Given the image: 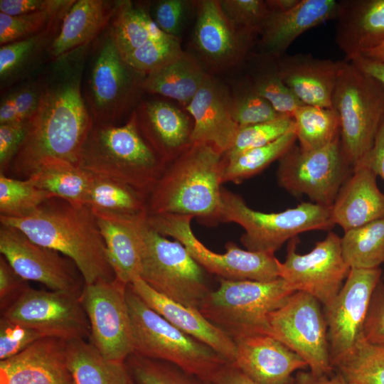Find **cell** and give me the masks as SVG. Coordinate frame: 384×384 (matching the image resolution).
<instances>
[{
    "instance_id": "obj_1",
    "label": "cell",
    "mask_w": 384,
    "mask_h": 384,
    "mask_svg": "<svg viewBox=\"0 0 384 384\" xmlns=\"http://www.w3.org/2000/svg\"><path fill=\"white\" fill-rule=\"evenodd\" d=\"M88 48L89 45L82 46L54 60L42 76L39 104L26 123L24 139L9 169L17 178H28L47 159L78 166L81 149L94 124L82 89Z\"/></svg>"
},
{
    "instance_id": "obj_2",
    "label": "cell",
    "mask_w": 384,
    "mask_h": 384,
    "mask_svg": "<svg viewBox=\"0 0 384 384\" xmlns=\"http://www.w3.org/2000/svg\"><path fill=\"white\" fill-rule=\"evenodd\" d=\"M0 222L68 257L85 284L115 279L96 217L86 206L53 197L27 217L0 215Z\"/></svg>"
},
{
    "instance_id": "obj_3",
    "label": "cell",
    "mask_w": 384,
    "mask_h": 384,
    "mask_svg": "<svg viewBox=\"0 0 384 384\" xmlns=\"http://www.w3.org/2000/svg\"><path fill=\"white\" fill-rule=\"evenodd\" d=\"M223 153L192 142L168 163L147 198L149 215L178 214L214 223L221 205Z\"/></svg>"
},
{
    "instance_id": "obj_4",
    "label": "cell",
    "mask_w": 384,
    "mask_h": 384,
    "mask_svg": "<svg viewBox=\"0 0 384 384\" xmlns=\"http://www.w3.org/2000/svg\"><path fill=\"white\" fill-rule=\"evenodd\" d=\"M78 165L92 175L123 182L149 195L166 164L142 135L133 110L121 126L94 123Z\"/></svg>"
},
{
    "instance_id": "obj_5",
    "label": "cell",
    "mask_w": 384,
    "mask_h": 384,
    "mask_svg": "<svg viewBox=\"0 0 384 384\" xmlns=\"http://www.w3.org/2000/svg\"><path fill=\"white\" fill-rule=\"evenodd\" d=\"M126 299L133 353L170 363L208 382L227 363L210 346L183 332L149 307L129 284Z\"/></svg>"
},
{
    "instance_id": "obj_6",
    "label": "cell",
    "mask_w": 384,
    "mask_h": 384,
    "mask_svg": "<svg viewBox=\"0 0 384 384\" xmlns=\"http://www.w3.org/2000/svg\"><path fill=\"white\" fill-rule=\"evenodd\" d=\"M294 289L283 279L270 282L220 279L199 311L233 339L267 334L269 316L284 305Z\"/></svg>"
},
{
    "instance_id": "obj_7",
    "label": "cell",
    "mask_w": 384,
    "mask_h": 384,
    "mask_svg": "<svg viewBox=\"0 0 384 384\" xmlns=\"http://www.w3.org/2000/svg\"><path fill=\"white\" fill-rule=\"evenodd\" d=\"M217 221L241 226L245 233L240 242L247 250L271 254L300 233L331 231L335 225L331 207L302 202L284 211L263 213L250 208L242 196L225 188Z\"/></svg>"
},
{
    "instance_id": "obj_8",
    "label": "cell",
    "mask_w": 384,
    "mask_h": 384,
    "mask_svg": "<svg viewBox=\"0 0 384 384\" xmlns=\"http://www.w3.org/2000/svg\"><path fill=\"white\" fill-rule=\"evenodd\" d=\"M332 109L340 120L343 153L354 168L370 151L384 119V87L351 62L341 60Z\"/></svg>"
},
{
    "instance_id": "obj_9",
    "label": "cell",
    "mask_w": 384,
    "mask_h": 384,
    "mask_svg": "<svg viewBox=\"0 0 384 384\" xmlns=\"http://www.w3.org/2000/svg\"><path fill=\"white\" fill-rule=\"evenodd\" d=\"M142 235L140 278L166 298L198 309L211 291L206 271L183 244L158 233L147 218L142 223Z\"/></svg>"
},
{
    "instance_id": "obj_10",
    "label": "cell",
    "mask_w": 384,
    "mask_h": 384,
    "mask_svg": "<svg viewBox=\"0 0 384 384\" xmlns=\"http://www.w3.org/2000/svg\"><path fill=\"white\" fill-rule=\"evenodd\" d=\"M144 75L123 58L108 29L93 49L83 97L97 124H114L139 104Z\"/></svg>"
},
{
    "instance_id": "obj_11",
    "label": "cell",
    "mask_w": 384,
    "mask_h": 384,
    "mask_svg": "<svg viewBox=\"0 0 384 384\" xmlns=\"http://www.w3.org/2000/svg\"><path fill=\"white\" fill-rule=\"evenodd\" d=\"M193 217L178 214L149 215V224L164 236L183 244L193 259L208 272L228 280L270 282L279 277L278 260L274 254L242 250L233 242L225 253L206 247L194 235Z\"/></svg>"
},
{
    "instance_id": "obj_12",
    "label": "cell",
    "mask_w": 384,
    "mask_h": 384,
    "mask_svg": "<svg viewBox=\"0 0 384 384\" xmlns=\"http://www.w3.org/2000/svg\"><path fill=\"white\" fill-rule=\"evenodd\" d=\"M279 186L294 197L331 207L353 168L341 148L340 137L328 145L304 151L294 144L279 160Z\"/></svg>"
},
{
    "instance_id": "obj_13",
    "label": "cell",
    "mask_w": 384,
    "mask_h": 384,
    "mask_svg": "<svg viewBox=\"0 0 384 384\" xmlns=\"http://www.w3.org/2000/svg\"><path fill=\"white\" fill-rule=\"evenodd\" d=\"M321 305L313 296L295 292L269 316L270 335L299 355L314 375L334 370L330 358L327 324Z\"/></svg>"
},
{
    "instance_id": "obj_14",
    "label": "cell",
    "mask_w": 384,
    "mask_h": 384,
    "mask_svg": "<svg viewBox=\"0 0 384 384\" xmlns=\"http://www.w3.org/2000/svg\"><path fill=\"white\" fill-rule=\"evenodd\" d=\"M297 237L291 239L284 262L278 261L279 277L295 292L307 293L326 306L340 291L351 269L343 256L341 237L329 232L303 255L297 252Z\"/></svg>"
},
{
    "instance_id": "obj_15",
    "label": "cell",
    "mask_w": 384,
    "mask_h": 384,
    "mask_svg": "<svg viewBox=\"0 0 384 384\" xmlns=\"http://www.w3.org/2000/svg\"><path fill=\"white\" fill-rule=\"evenodd\" d=\"M118 280L85 284L80 300L90 328V342L107 359L124 362L133 353L126 291Z\"/></svg>"
},
{
    "instance_id": "obj_16",
    "label": "cell",
    "mask_w": 384,
    "mask_h": 384,
    "mask_svg": "<svg viewBox=\"0 0 384 384\" xmlns=\"http://www.w3.org/2000/svg\"><path fill=\"white\" fill-rule=\"evenodd\" d=\"M1 313V317L36 329L47 338L68 341L90 336L80 297L68 293L28 287Z\"/></svg>"
},
{
    "instance_id": "obj_17",
    "label": "cell",
    "mask_w": 384,
    "mask_h": 384,
    "mask_svg": "<svg viewBox=\"0 0 384 384\" xmlns=\"http://www.w3.org/2000/svg\"><path fill=\"white\" fill-rule=\"evenodd\" d=\"M0 252L23 279L40 282L52 291L81 297L85 284L75 263L33 242L17 228L1 224Z\"/></svg>"
},
{
    "instance_id": "obj_18",
    "label": "cell",
    "mask_w": 384,
    "mask_h": 384,
    "mask_svg": "<svg viewBox=\"0 0 384 384\" xmlns=\"http://www.w3.org/2000/svg\"><path fill=\"white\" fill-rule=\"evenodd\" d=\"M382 273L380 267L351 268L336 297L324 306L332 366L363 338L370 301Z\"/></svg>"
},
{
    "instance_id": "obj_19",
    "label": "cell",
    "mask_w": 384,
    "mask_h": 384,
    "mask_svg": "<svg viewBox=\"0 0 384 384\" xmlns=\"http://www.w3.org/2000/svg\"><path fill=\"white\" fill-rule=\"evenodd\" d=\"M193 43L203 60L214 69L242 62L254 41L238 31L223 13L218 0L196 2Z\"/></svg>"
},
{
    "instance_id": "obj_20",
    "label": "cell",
    "mask_w": 384,
    "mask_h": 384,
    "mask_svg": "<svg viewBox=\"0 0 384 384\" xmlns=\"http://www.w3.org/2000/svg\"><path fill=\"white\" fill-rule=\"evenodd\" d=\"M233 340L236 353L231 364L257 383L292 384V375L308 368L299 355L270 335L252 334Z\"/></svg>"
},
{
    "instance_id": "obj_21",
    "label": "cell",
    "mask_w": 384,
    "mask_h": 384,
    "mask_svg": "<svg viewBox=\"0 0 384 384\" xmlns=\"http://www.w3.org/2000/svg\"><path fill=\"white\" fill-rule=\"evenodd\" d=\"M186 109L193 119L191 142L210 144L225 154L239 129L226 86L208 74Z\"/></svg>"
},
{
    "instance_id": "obj_22",
    "label": "cell",
    "mask_w": 384,
    "mask_h": 384,
    "mask_svg": "<svg viewBox=\"0 0 384 384\" xmlns=\"http://www.w3.org/2000/svg\"><path fill=\"white\" fill-rule=\"evenodd\" d=\"M1 384H75L66 357V341L38 340L18 354L0 361Z\"/></svg>"
},
{
    "instance_id": "obj_23",
    "label": "cell",
    "mask_w": 384,
    "mask_h": 384,
    "mask_svg": "<svg viewBox=\"0 0 384 384\" xmlns=\"http://www.w3.org/2000/svg\"><path fill=\"white\" fill-rule=\"evenodd\" d=\"M334 41L350 61L384 43V0H339Z\"/></svg>"
},
{
    "instance_id": "obj_24",
    "label": "cell",
    "mask_w": 384,
    "mask_h": 384,
    "mask_svg": "<svg viewBox=\"0 0 384 384\" xmlns=\"http://www.w3.org/2000/svg\"><path fill=\"white\" fill-rule=\"evenodd\" d=\"M336 0H300L292 9L270 12L260 34V55L279 58L293 42L306 31L335 19Z\"/></svg>"
},
{
    "instance_id": "obj_25",
    "label": "cell",
    "mask_w": 384,
    "mask_h": 384,
    "mask_svg": "<svg viewBox=\"0 0 384 384\" xmlns=\"http://www.w3.org/2000/svg\"><path fill=\"white\" fill-rule=\"evenodd\" d=\"M129 286L152 309L171 324L210 346L228 363L235 360L236 347L233 338L211 323L199 309L176 302L150 287L140 277Z\"/></svg>"
},
{
    "instance_id": "obj_26",
    "label": "cell",
    "mask_w": 384,
    "mask_h": 384,
    "mask_svg": "<svg viewBox=\"0 0 384 384\" xmlns=\"http://www.w3.org/2000/svg\"><path fill=\"white\" fill-rule=\"evenodd\" d=\"M134 112L142 135L166 164L192 144L193 124L183 112L171 103L144 100Z\"/></svg>"
},
{
    "instance_id": "obj_27",
    "label": "cell",
    "mask_w": 384,
    "mask_h": 384,
    "mask_svg": "<svg viewBox=\"0 0 384 384\" xmlns=\"http://www.w3.org/2000/svg\"><path fill=\"white\" fill-rule=\"evenodd\" d=\"M277 64L284 82L304 105L332 109L341 60L299 53L284 55Z\"/></svg>"
},
{
    "instance_id": "obj_28",
    "label": "cell",
    "mask_w": 384,
    "mask_h": 384,
    "mask_svg": "<svg viewBox=\"0 0 384 384\" xmlns=\"http://www.w3.org/2000/svg\"><path fill=\"white\" fill-rule=\"evenodd\" d=\"M376 178L363 164L353 168L331 206L335 225L345 232L384 217V193L379 190Z\"/></svg>"
},
{
    "instance_id": "obj_29",
    "label": "cell",
    "mask_w": 384,
    "mask_h": 384,
    "mask_svg": "<svg viewBox=\"0 0 384 384\" xmlns=\"http://www.w3.org/2000/svg\"><path fill=\"white\" fill-rule=\"evenodd\" d=\"M115 278L129 284L140 276L142 225L147 218H121L95 214Z\"/></svg>"
},
{
    "instance_id": "obj_30",
    "label": "cell",
    "mask_w": 384,
    "mask_h": 384,
    "mask_svg": "<svg viewBox=\"0 0 384 384\" xmlns=\"http://www.w3.org/2000/svg\"><path fill=\"white\" fill-rule=\"evenodd\" d=\"M120 1L78 0L63 18L49 55L52 60L90 45L110 25Z\"/></svg>"
},
{
    "instance_id": "obj_31",
    "label": "cell",
    "mask_w": 384,
    "mask_h": 384,
    "mask_svg": "<svg viewBox=\"0 0 384 384\" xmlns=\"http://www.w3.org/2000/svg\"><path fill=\"white\" fill-rule=\"evenodd\" d=\"M208 75L196 58L183 51L166 65L146 75L142 90L171 98L186 107Z\"/></svg>"
},
{
    "instance_id": "obj_32",
    "label": "cell",
    "mask_w": 384,
    "mask_h": 384,
    "mask_svg": "<svg viewBox=\"0 0 384 384\" xmlns=\"http://www.w3.org/2000/svg\"><path fill=\"white\" fill-rule=\"evenodd\" d=\"M63 19L31 37L1 46L0 82L3 90L36 70L49 55L50 48L59 33Z\"/></svg>"
},
{
    "instance_id": "obj_33",
    "label": "cell",
    "mask_w": 384,
    "mask_h": 384,
    "mask_svg": "<svg viewBox=\"0 0 384 384\" xmlns=\"http://www.w3.org/2000/svg\"><path fill=\"white\" fill-rule=\"evenodd\" d=\"M67 363L75 384H129L124 362L105 358L84 338L66 341Z\"/></svg>"
},
{
    "instance_id": "obj_34",
    "label": "cell",
    "mask_w": 384,
    "mask_h": 384,
    "mask_svg": "<svg viewBox=\"0 0 384 384\" xmlns=\"http://www.w3.org/2000/svg\"><path fill=\"white\" fill-rule=\"evenodd\" d=\"M147 198V194L127 183L92 175L85 206L95 214L141 218L148 216Z\"/></svg>"
},
{
    "instance_id": "obj_35",
    "label": "cell",
    "mask_w": 384,
    "mask_h": 384,
    "mask_svg": "<svg viewBox=\"0 0 384 384\" xmlns=\"http://www.w3.org/2000/svg\"><path fill=\"white\" fill-rule=\"evenodd\" d=\"M26 179L55 197L85 206L92 174L79 166L51 159L41 162Z\"/></svg>"
},
{
    "instance_id": "obj_36",
    "label": "cell",
    "mask_w": 384,
    "mask_h": 384,
    "mask_svg": "<svg viewBox=\"0 0 384 384\" xmlns=\"http://www.w3.org/2000/svg\"><path fill=\"white\" fill-rule=\"evenodd\" d=\"M109 26L122 57L151 40L167 35L157 26L145 5L131 1H120Z\"/></svg>"
},
{
    "instance_id": "obj_37",
    "label": "cell",
    "mask_w": 384,
    "mask_h": 384,
    "mask_svg": "<svg viewBox=\"0 0 384 384\" xmlns=\"http://www.w3.org/2000/svg\"><path fill=\"white\" fill-rule=\"evenodd\" d=\"M341 246L350 268L380 267L384 263V217L345 231Z\"/></svg>"
},
{
    "instance_id": "obj_38",
    "label": "cell",
    "mask_w": 384,
    "mask_h": 384,
    "mask_svg": "<svg viewBox=\"0 0 384 384\" xmlns=\"http://www.w3.org/2000/svg\"><path fill=\"white\" fill-rule=\"evenodd\" d=\"M297 142L294 129L272 142L242 152L225 159L222 183H240L260 173L274 161L279 160Z\"/></svg>"
},
{
    "instance_id": "obj_39",
    "label": "cell",
    "mask_w": 384,
    "mask_h": 384,
    "mask_svg": "<svg viewBox=\"0 0 384 384\" xmlns=\"http://www.w3.org/2000/svg\"><path fill=\"white\" fill-rule=\"evenodd\" d=\"M292 118L299 147L304 151L320 149L340 137V120L334 109L302 105Z\"/></svg>"
},
{
    "instance_id": "obj_40",
    "label": "cell",
    "mask_w": 384,
    "mask_h": 384,
    "mask_svg": "<svg viewBox=\"0 0 384 384\" xmlns=\"http://www.w3.org/2000/svg\"><path fill=\"white\" fill-rule=\"evenodd\" d=\"M254 59L255 66L249 80L253 89L279 114L292 117L296 109L304 104L284 82L278 68V58L257 54Z\"/></svg>"
},
{
    "instance_id": "obj_41",
    "label": "cell",
    "mask_w": 384,
    "mask_h": 384,
    "mask_svg": "<svg viewBox=\"0 0 384 384\" xmlns=\"http://www.w3.org/2000/svg\"><path fill=\"white\" fill-rule=\"evenodd\" d=\"M334 369L356 384H384V346L361 338Z\"/></svg>"
},
{
    "instance_id": "obj_42",
    "label": "cell",
    "mask_w": 384,
    "mask_h": 384,
    "mask_svg": "<svg viewBox=\"0 0 384 384\" xmlns=\"http://www.w3.org/2000/svg\"><path fill=\"white\" fill-rule=\"evenodd\" d=\"M76 0H57L51 7L33 13L9 16L0 12V45L36 35L63 19Z\"/></svg>"
},
{
    "instance_id": "obj_43",
    "label": "cell",
    "mask_w": 384,
    "mask_h": 384,
    "mask_svg": "<svg viewBox=\"0 0 384 384\" xmlns=\"http://www.w3.org/2000/svg\"><path fill=\"white\" fill-rule=\"evenodd\" d=\"M53 194L36 187L28 179L0 173V215L24 218L33 214Z\"/></svg>"
},
{
    "instance_id": "obj_44",
    "label": "cell",
    "mask_w": 384,
    "mask_h": 384,
    "mask_svg": "<svg viewBox=\"0 0 384 384\" xmlns=\"http://www.w3.org/2000/svg\"><path fill=\"white\" fill-rule=\"evenodd\" d=\"M178 37L166 35L153 39L123 56L135 70L146 76L183 53Z\"/></svg>"
},
{
    "instance_id": "obj_45",
    "label": "cell",
    "mask_w": 384,
    "mask_h": 384,
    "mask_svg": "<svg viewBox=\"0 0 384 384\" xmlns=\"http://www.w3.org/2000/svg\"><path fill=\"white\" fill-rule=\"evenodd\" d=\"M294 129L293 118L286 115L239 128L232 146L223 154V157L228 159L245 151L268 144Z\"/></svg>"
},
{
    "instance_id": "obj_46",
    "label": "cell",
    "mask_w": 384,
    "mask_h": 384,
    "mask_svg": "<svg viewBox=\"0 0 384 384\" xmlns=\"http://www.w3.org/2000/svg\"><path fill=\"white\" fill-rule=\"evenodd\" d=\"M130 368L140 384H212L168 362L131 356Z\"/></svg>"
},
{
    "instance_id": "obj_47",
    "label": "cell",
    "mask_w": 384,
    "mask_h": 384,
    "mask_svg": "<svg viewBox=\"0 0 384 384\" xmlns=\"http://www.w3.org/2000/svg\"><path fill=\"white\" fill-rule=\"evenodd\" d=\"M43 86L41 77L4 95L0 104V124L27 122L38 107Z\"/></svg>"
},
{
    "instance_id": "obj_48",
    "label": "cell",
    "mask_w": 384,
    "mask_h": 384,
    "mask_svg": "<svg viewBox=\"0 0 384 384\" xmlns=\"http://www.w3.org/2000/svg\"><path fill=\"white\" fill-rule=\"evenodd\" d=\"M231 111L239 128L268 122L282 115L255 92L250 81L231 96Z\"/></svg>"
},
{
    "instance_id": "obj_49",
    "label": "cell",
    "mask_w": 384,
    "mask_h": 384,
    "mask_svg": "<svg viewBox=\"0 0 384 384\" xmlns=\"http://www.w3.org/2000/svg\"><path fill=\"white\" fill-rule=\"evenodd\" d=\"M222 10L241 33L255 39L270 14L263 0H220Z\"/></svg>"
},
{
    "instance_id": "obj_50",
    "label": "cell",
    "mask_w": 384,
    "mask_h": 384,
    "mask_svg": "<svg viewBox=\"0 0 384 384\" xmlns=\"http://www.w3.org/2000/svg\"><path fill=\"white\" fill-rule=\"evenodd\" d=\"M44 338L47 337L36 329L1 317L0 360L13 357Z\"/></svg>"
},
{
    "instance_id": "obj_51",
    "label": "cell",
    "mask_w": 384,
    "mask_h": 384,
    "mask_svg": "<svg viewBox=\"0 0 384 384\" xmlns=\"http://www.w3.org/2000/svg\"><path fill=\"white\" fill-rule=\"evenodd\" d=\"M363 338L370 343L384 346V282L382 279L372 294L363 325Z\"/></svg>"
},
{
    "instance_id": "obj_52",
    "label": "cell",
    "mask_w": 384,
    "mask_h": 384,
    "mask_svg": "<svg viewBox=\"0 0 384 384\" xmlns=\"http://www.w3.org/2000/svg\"><path fill=\"white\" fill-rule=\"evenodd\" d=\"M188 4V1L183 0L159 1L154 6L152 18L164 33L178 37Z\"/></svg>"
},
{
    "instance_id": "obj_53",
    "label": "cell",
    "mask_w": 384,
    "mask_h": 384,
    "mask_svg": "<svg viewBox=\"0 0 384 384\" xmlns=\"http://www.w3.org/2000/svg\"><path fill=\"white\" fill-rule=\"evenodd\" d=\"M26 123L0 124V173H8L24 139Z\"/></svg>"
},
{
    "instance_id": "obj_54",
    "label": "cell",
    "mask_w": 384,
    "mask_h": 384,
    "mask_svg": "<svg viewBox=\"0 0 384 384\" xmlns=\"http://www.w3.org/2000/svg\"><path fill=\"white\" fill-rule=\"evenodd\" d=\"M6 258L0 257V306L1 312L13 304L28 287Z\"/></svg>"
},
{
    "instance_id": "obj_55",
    "label": "cell",
    "mask_w": 384,
    "mask_h": 384,
    "mask_svg": "<svg viewBox=\"0 0 384 384\" xmlns=\"http://www.w3.org/2000/svg\"><path fill=\"white\" fill-rule=\"evenodd\" d=\"M57 0H1L0 12L9 16H19L46 10Z\"/></svg>"
},
{
    "instance_id": "obj_56",
    "label": "cell",
    "mask_w": 384,
    "mask_h": 384,
    "mask_svg": "<svg viewBox=\"0 0 384 384\" xmlns=\"http://www.w3.org/2000/svg\"><path fill=\"white\" fill-rule=\"evenodd\" d=\"M361 164L367 166L384 181V119L378 128L370 151Z\"/></svg>"
},
{
    "instance_id": "obj_57",
    "label": "cell",
    "mask_w": 384,
    "mask_h": 384,
    "mask_svg": "<svg viewBox=\"0 0 384 384\" xmlns=\"http://www.w3.org/2000/svg\"><path fill=\"white\" fill-rule=\"evenodd\" d=\"M210 383L212 384H262L252 380L228 362L218 370Z\"/></svg>"
},
{
    "instance_id": "obj_58",
    "label": "cell",
    "mask_w": 384,
    "mask_h": 384,
    "mask_svg": "<svg viewBox=\"0 0 384 384\" xmlns=\"http://www.w3.org/2000/svg\"><path fill=\"white\" fill-rule=\"evenodd\" d=\"M349 62L359 70L378 81L384 87V61L361 55Z\"/></svg>"
},
{
    "instance_id": "obj_59",
    "label": "cell",
    "mask_w": 384,
    "mask_h": 384,
    "mask_svg": "<svg viewBox=\"0 0 384 384\" xmlns=\"http://www.w3.org/2000/svg\"><path fill=\"white\" fill-rule=\"evenodd\" d=\"M294 384H356L346 379L339 373L331 375H314L310 372H299L297 373Z\"/></svg>"
},
{
    "instance_id": "obj_60",
    "label": "cell",
    "mask_w": 384,
    "mask_h": 384,
    "mask_svg": "<svg viewBox=\"0 0 384 384\" xmlns=\"http://www.w3.org/2000/svg\"><path fill=\"white\" fill-rule=\"evenodd\" d=\"M300 0H266L270 12H284L294 8Z\"/></svg>"
},
{
    "instance_id": "obj_61",
    "label": "cell",
    "mask_w": 384,
    "mask_h": 384,
    "mask_svg": "<svg viewBox=\"0 0 384 384\" xmlns=\"http://www.w3.org/2000/svg\"><path fill=\"white\" fill-rule=\"evenodd\" d=\"M362 55L371 59L384 61V43L377 48L363 53Z\"/></svg>"
},
{
    "instance_id": "obj_62",
    "label": "cell",
    "mask_w": 384,
    "mask_h": 384,
    "mask_svg": "<svg viewBox=\"0 0 384 384\" xmlns=\"http://www.w3.org/2000/svg\"><path fill=\"white\" fill-rule=\"evenodd\" d=\"M129 384H134V383H132L131 382Z\"/></svg>"
},
{
    "instance_id": "obj_63",
    "label": "cell",
    "mask_w": 384,
    "mask_h": 384,
    "mask_svg": "<svg viewBox=\"0 0 384 384\" xmlns=\"http://www.w3.org/2000/svg\"><path fill=\"white\" fill-rule=\"evenodd\" d=\"M383 278H384V276H383Z\"/></svg>"
}]
</instances>
